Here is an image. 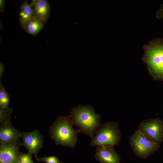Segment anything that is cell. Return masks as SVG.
I'll return each instance as SVG.
<instances>
[{
    "instance_id": "cell-1",
    "label": "cell",
    "mask_w": 163,
    "mask_h": 163,
    "mask_svg": "<svg viewBox=\"0 0 163 163\" xmlns=\"http://www.w3.org/2000/svg\"><path fill=\"white\" fill-rule=\"evenodd\" d=\"M70 116L73 125L91 139L102 126L101 115L96 113L93 108L89 105L79 104L72 110Z\"/></svg>"
},
{
    "instance_id": "cell-2",
    "label": "cell",
    "mask_w": 163,
    "mask_h": 163,
    "mask_svg": "<svg viewBox=\"0 0 163 163\" xmlns=\"http://www.w3.org/2000/svg\"><path fill=\"white\" fill-rule=\"evenodd\" d=\"M143 62L153 78L163 81V39L157 38L150 40L143 46Z\"/></svg>"
},
{
    "instance_id": "cell-3",
    "label": "cell",
    "mask_w": 163,
    "mask_h": 163,
    "mask_svg": "<svg viewBox=\"0 0 163 163\" xmlns=\"http://www.w3.org/2000/svg\"><path fill=\"white\" fill-rule=\"evenodd\" d=\"M71 117L61 116L57 118L49 128L50 137L56 145L73 148L78 140L77 135L80 131L73 127Z\"/></svg>"
},
{
    "instance_id": "cell-4",
    "label": "cell",
    "mask_w": 163,
    "mask_h": 163,
    "mask_svg": "<svg viewBox=\"0 0 163 163\" xmlns=\"http://www.w3.org/2000/svg\"><path fill=\"white\" fill-rule=\"evenodd\" d=\"M90 145H117L121 140V133L117 122H107L102 126L96 135L91 139Z\"/></svg>"
},
{
    "instance_id": "cell-5",
    "label": "cell",
    "mask_w": 163,
    "mask_h": 163,
    "mask_svg": "<svg viewBox=\"0 0 163 163\" xmlns=\"http://www.w3.org/2000/svg\"><path fill=\"white\" fill-rule=\"evenodd\" d=\"M129 143L136 155L143 159L147 158L160 147L159 144L147 139L138 129L130 136Z\"/></svg>"
},
{
    "instance_id": "cell-6",
    "label": "cell",
    "mask_w": 163,
    "mask_h": 163,
    "mask_svg": "<svg viewBox=\"0 0 163 163\" xmlns=\"http://www.w3.org/2000/svg\"><path fill=\"white\" fill-rule=\"evenodd\" d=\"M138 129L152 142L160 145L163 140V121L159 118L143 120L139 123Z\"/></svg>"
},
{
    "instance_id": "cell-7",
    "label": "cell",
    "mask_w": 163,
    "mask_h": 163,
    "mask_svg": "<svg viewBox=\"0 0 163 163\" xmlns=\"http://www.w3.org/2000/svg\"><path fill=\"white\" fill-rule=\"evenodd\" d=\"M21 146H24L28 152L34 154L37 160V154L42 148L43 144V136L37 129L29 132H23Z\"/></svg>"
},
{
    "instance_id": "cell-8",
    "label": "cell",
    "mask_w": 163,
    "mask_h": 163,
    "mask_svg": "<svg viewBox=\"0 0 163 163\" xmlns=\"http://www.w3.org/2000/svg\"><path fill=\"white\" fill-rule=\"evenodd\" d=\"M21 143L19 139L11 142H1L0 163H18Z\"/></svg>"
},
{
    "instance_id": "cell-9",
    "label": "cell",
    "mask_w": 163,
    "mask_h": 163,
    "mask_svg": "<svg viewBox=\"0 0 163 163\" xmlns=\"http://www.w3.org/2000/svg\"><path fill=\"white\" fill-rule=\"evenodd\" d=\"M94 157L101 163H120V155L113 145L96 146Z\"/></svg>"
},
{
    "instance_id": "cell-10",
    "label": "cell",
    "mask_w": 163,
    "mask_h": 163,
    "mask_svg": "<svg viewBox=\"0 0 163 163\" xmlns=\"http://www.w3.org/2000/svg\"><path fill=\"white\" fill-rule=\"evenodd\" d=\"M22 133L15 128L10 120L0 126V143L5 142H11L19 139Z\"/></svg>"
},
{
    "instance_id": "cell-11",
    "label": "cell",
    "mask_w": 163,
    "mask_h": 163,
    "mask_svg": "<svg viewBox=\"0 0 163 163\" xmlns=\"http://www.w3.org/2000/svg\"><path fill=\"white\" fill-rule=\"evenodd\" d=\"M18 17L21 26L24 30L28 23L35 17L33 8L27 0L24 1L21 5Z\"/></svg>"
},
{
    "instance_id": "cell-12",
    "label": "cell",
    "mask_w": 163,
    "mask_h": 163,
    "mask_svg": "<svg viewBox=\"0 0 163 163\" xmlns=\"http://www.w3.org/2000/svg\"><path fill=\"white\" fill-rule=\"evenodd\" d=\"M35 18L45 24L50 17V7L48 1L39 0L36 5L33 8Z\"/></svg>"
},
{
    "instance_id": "cell-13",
    "label": "cell",
    "mask_w": 163,
    "mask_h": 163,
    "mask_svg": "<svg viewBox=\"0 0 163 163\" xmlns=\"http://www.w3.org/2000/svg\"><path fill=\"white\" fill-rule=\"evenodd\" d=\"M44 25V23L34 17L28 23L24 30L28 34L35 35L42 30Z\"/></svg>"
},
{
    "instance_id": "cell-14",
    "label": "cell",
    "mask_w": 163,
    "mask_h": 163,
    "mask_svg": "<svg viewBox=\"0 0 163 163\" xmlns=\"http://www.w3.org/2000/svg\"><path fill=\"white\" fill-rule=\"evenodd\" d=\"M10 102V97L0 80V107L7 108Z\"/></svg>"
},
{
    "instance_id": "cell-15",
    "label": "cell",
    "mask_w": 163,
    "mask_h": 163,
    "mask_svg": "<svg viewBox=\"0 0 163 163\" xmlns=\"http://www.w3.org/2000/svg\"><path fill=\"white\" fill-rule=\"evenodd\" d=\"M13 109L11 108L0 107V126L10 120Z\"/></svg>"
},
{
    "instance_id": "cell-16",
    "label": "cell",
    "mask_w": 163,
    "mask_h": 163,
    "mask_svg": "<svg viewBox=\"0 0 163 163\" xmlns=\"http://www.w3.org/2000/svg\"><path fill=\"white\" fill-rule=\"evenodd\" d=\"M32 154L28 152L27 153L20 152L18 163H34L32 159Z\"/></svg>"
},
{
    "instance_id": "cell-17",
    "label": "cell",
    "mask_w": 163,
    "mask_h": 163,
    "mask_svg": "<svg viewBox=\"0 0 163 163\" xmlns=\"http://www.w3.org/2000/svg\"><path fill=\"white\" fill-rule=\"evenodd\" d=\"M36 160L37 161H43L46 163H62L56 157L54 156L38 158Z\"/></svg>"
},
{
    "instance_id": "cell-18",
    "label": "cell",
    "mask_w": 163,
    "mask_h": 163,
    "mask_svg": "<svg viewBox=\"0 0 163 163\" xmlns=\"http://www.w3.org/2000/svg\"><path fill=\"white\" fill-rule=\"evenodd\" d=\"M155 16L157 19H163V3L161 4L159 9L156 11Z\"/></svg>"
},
{
    "instance_id": "cell-19",
    "label": "cell",
    "mask_w": 163,
    "mask_h": 163,
    "mask_svg": "<svg viewBox=\"0 0 163 163\" xmlns=\"http://www.w3.org/2000/svg\"><path fill=\"white\" fill-rule=\"evenodd\" d=\"M5 0H0V12L3 13L5 11Z\"/></svg>"
},
{
    "instance_id": "cell-20",
    "label": "cell",
    "mask_w": 163,
    "mask_h": 163,
    "mask_svg": "<svg viewBox=\"0 0 163 163\" xmlns=\"http://www.w3.org/2000/svg\"><path fill=\"white\" fill-rule=\"evenodd\" d=\"M5 69V66L1 62H0V80H1V78L4 72Z\"/></svg>"
},
{
    "instance_id": "cell-21",
    "label": "cell",
    "mask_w": 163,
    "mask_h": 163,
    "mask_svg": "<svg viewBox=\"0 0 163 163\" xmlns=\"http://www.w3.org/2000/svg\"><path fill=\"white\" fill-rule=\"evenodd\" d=\"M39 1V0H32L30 4L33 8L36 5Z\"/></svg>"
}]
</instances>
